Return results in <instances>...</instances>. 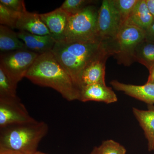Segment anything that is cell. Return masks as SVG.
Masks as SVG:
<instances>
[{
  "label": "cell",
  "instance_id": "6da1fadb",
  "mask_svg": "<svg viewBox=\"0 0 154 154\" xmlns=\"http://www.w3.org/2000/svg\"><path fill=\"white\" fill-rule=\"evenodd\" d=\"M25 78L35 85L54 89L69 102L79 101V88L51 51L39 54Z\"/></svg>",
  "mask_w": 154,
  "mask_h": 154
},
{
  "label": "cell",
  "instance_id": "7a4b0ae2",
  "mask_svg": "<svg viewBox=\"0 0 154 154\" xmlns=\"http://www.w3.org/2000/svg\"><path fill=\"white\" fill-rule=\"evenodd\" d=\"M108 49H110L109 44L102 41H60L57 42L51 52L80 89V77L84 69Z\"/></svg>",
  "mask_w": 154,
  "mask_h": 154
},
{
  "label": "cell",
  "instance_id": "3957f363",
  "mask_svg": "<svg viewBox=\"0 0 154 154\" xmlns=\"http://www.w3.org/2000/svg\"><path fill=\"white\" fill-rule=\"evenodd\" d=\"M48 131L47 123L37 120L0 128V149L33 154L37 151L38 144Z\"/></svg>",
  "mask_w": 154,
  "mask_h": 154
},
{
  "label": "cell",
  "instance_id": "277c9868",
  "mask_svg": "<svg viewBox=\"0 0 154 154\" xmlns=\"http://www.w3.org/2000/svg\"><path fill=\"white\" fill-rule=\"evenodd\" d=\"M98 12L95 6L90 5L79 13L70 16L63 39L61 41L67 42L101 41L97 31Z\"/></svg>",
  "mask_w": 154,
  "mask_h": 154
},
{
  "label": "cell",
  "instance_id": "5b68a950",
  "mask_svg": "<svg viewBox=\"0 0 154 154\" xmlns=\"http://www.w3.org/2000/svg\"><path fill=\"white\" fill-rule=\"evenodd\" d=\"M146 38V31L126 21L122 25L115 40L110 44L117 63L128 66L134 62L135 50Z\"/></svg>",
  "mask_w": 154,
  "mask_h": 154
},
{
  "label": "cell",
  "instance_id": "8992f818",
  "mask_svg": "<svg viewBox=\"0 0 154 154\" xmlns=\"http://www.w3.org/2000/svg\"><path fill=\"white\" fill-rule=\"evenodd\" d=\"M39 54L28 49L19 50L1 53L0 67L18 83L25 78Z\"/></svg>",
  "mask_w": 154,
  "mask_h": 154
},
{
  "label": "cell",
  "instance_id": "52a82bcc",
  "mask_svg": "<svg viewBox=\"0 0 154 154\" xmlns=\"http://www.w3.org/2000/svg\"><path fill=\"white\" fill-rule=\"evenodd\" d=\"M121 18L113 0H103L98 12L97 31L100 40L111 44L121 28Z\"/></svg>",
  "mask_w": 154,
  "mask_h": 154
},
{
  "label": "cell",
  "instance_id": "ba28073f",
  "mask_svg": "<svg viewBox=\"0 0 154 154\" xmlns=\"http://www.w3.org/2000/svg\"><path fill=\"white\" fill-rule=\"evenodd\" d=\"M36 121L30 115L18 96L0 98V128Z\"/></svg>",
  "mask_w": 154,
  "mask_h": 154
},
{
  "label": "cell",
  "instance_id": "9c48e42d",
  "mask_svg": "<svg viewBox=\"0 0 154 154\" xmlns=\"http://www.w3.org/2000/svg\"><path fill=\"white\" fill-rule=\"evenodd\" d=\"M111 55V50L107 49L86 67L80 77V90L84 86L93 84H105V63Z\"/></svg>",
  "mask_w": 154,
  "mask_h": 154
},
{
  "label": "cell",
  "instance_id": "30bf717a",
  "mask_svg": "<svg viewBox=\"0 0 154 154\" xmlns=\"http://www.w3.org/2000/svg\"><path fill=\"white\" fill-rule=\"evenodd\" d=\"M39 15L51 35L56 41L62 40L70 16L60 8L49 13Z\"/></svg>",
  "mask_w": 154,
  "mask_h": 154
},
{
  "label": "cell",
  "instance_id": "8fae6325",
  "mask_svg": "<svg viewBox=\"0 0 154 154\" xmlns=\"http://www.w3.org/2000/svg\"><path fill=\"white\" fill-rule=\"evenodd\" d=\"M117 97L114 91L106 84L97 83L84 86L80 90L79 101L104 102L111 104L117 101Z\"/></svg>",
  "mask_w": 154,
  "mask_h": 154
},
{
  "label": "cell",
  "instance_id": "7c38bea8",
  "mask_svg": "<svg viewBox=\"0 0 154 154\" xmlns=\"http://www.w3.org/2000/svg\"><path fill=\"white\" fill-rule=\"evenodd\" d=\"M110 85L114 89L123 92L128 96L146 103L148 105L154 104V84H147L136 85L120 82L113 80Z\"/></svg>",
  "mask_w": 154,
  "mask_h": 154
},
{
  "label": "cell",
  "instance_id": "4fadbf2b",
  "mask_svg": "<svg viewBox=\"0 0 154 154\" xmlns=\"http://www.w3.org/2000/svg\"><path fill=\"white\" fill-rule=\"evenodd\" d=\"M17 33L28 49L39 54L51 51L57 42L51 35L42 36L21 30Z\"/></svg>",
  "mask_w": 154,
  "mask_h": 154
},
{
  "label": "cell",
  "instance_id": "5bb4252c",
  "mask_svg": "<svg viewBox=\"0 0 154 154\" xmlns=\"http://www.w3.org/2000/svg\"><path fill=\"white\" fill-rule=\"evenodd\" d=\"M15 28L36 35H51L48 28L40 19L39 14L28 11L21 14L16 23Z\"/></svg>",
  "mask_w": 154,
  "mask_h": 154
},
{
  "label": "cell",
  "instance_id": "9a60e30c",
  "mask_svg": "<svg viewBox=\"0 0 154 154\" xmlns=\"http://www.w3.org/2000/svg\"><path fill=\"white\" fill-rule=\"evenodd\" d=\"M147 110L133 107L132 112L144 133L149 151L154 150V105H148Z\"/></svg>",
  "mask_w": 154,
  "mask_h": 154
},
{
  "label": "cell",
  "instance_id": "2e32d148",
  "mask_svg": "<svg viewBox=\"0 0 154 154\" xmlns=\"http://www.w3.org/2000/svg\"><path fill=\"white\" fill-rule=\"evenodd\" d=\"M154 20V18L149 10L145 0H138L127 21L146 31Z\"/></svg>",
  "mask_w": 154,
  "mask_h": 154
},
{
  "label": "cell",
  "instance_id": "e0dca14e",
  "mask_svg": "<svg viewBox=\"0 0 154 154\" xmlns=\"http://www.w3.org/2000/svg\"><path fill=\"white\" fill-rule=\"evenodd\" d=\"M23 49H28V48L23 42L19 39L17 33L7 26L1 25L0 50L1 52H8Z\"/></svg>",
  "mask_w": 154,
  "mask_h": 154
},
{
  "label": "cell",
  "instance_id": "ac0fdd59",
  "mask_svg": "<svg viewBox=\"0 0 154 154\" xmlns=\"http://www.w3.org/2000/svg\"><path fill=\"white\" fill-rule=\"evenodd\" d=\"M134 59L148 69L150 68L154 65V42L145 38L140 42L135 50Z\"/></svg>",
  "mask_w": 154,
  "mask_h": 154
},
{
  "label": "cell",
  "instance_id": "d6986e66",
  "mask_svg": "<svg viewBox=\"0 0 154 154\" xmlns=\"http://www.w3.org/2000/svg\"><path fill=\"white\" fill-rule=\"evenodd\" d=\"M17 85L0 67V98L17 97Z\"/></svg>",
  "mask_w": 154,
  "mask_h": 154
},
{
  "label": "cell",
  "instance_id": "ffe728a7",
  "mask_svg": "<svg viewBox=\"0 0 154 154\" xmlns=\"http://www.w3.org/2000/svg\"><path fill=\"white\" fill-rule=\"evenodd\" d=\"M0 4V23L13 29L16 27V23L21 15Z\"/></svg>",
  "mask_w": 154,
  "mask_h": 154
},
{
  "label": "cell",
  "instance_id": "44dd1931",
  "mask_svg": "<svg viewBox=\"0 0 154 154\" xmlns=\"http://www.w3.org/2000/svg\"><path fill=\"white\" fill-rule=\"evenodd\" d=\"M96 154H126V149L120 143L107 140L102 142L99 147H95Z\"/></svg>",
  "mask_w": 154,
  "mask_h": 154
},
{
  "label": "cell",
  "instance_id": "7402d4cb",
  "mask_svg": "<svg viewBox=\"0 0 154 154\" xmlns=\"http://www.w3.org/2000/svg\"><path fill=\"white\" fill-rule=\"evenodd\" d=\"M138 0H113V3L118 11L122 25L129 19Z\"/></svg>",
  "mask_w": 154,
  "mask_h": 154
},
{
  "label": "cell",
  "instance_id": "603a6c76",
  "mask_svg": "<svg viewBox=\"0 0 154 154\" xmlns=\"http://www.w3.org/2000/svg\"><path fill=\"white\" fill-rule=\"evenodd\" d=\"M94 1L89 0H66L60 8L70 16H73L79 13Z\"/></svg>",
  "mask_w": 154,
  "mask_h": 154
},
{
  "label": "cell",
  "instance_id": "cb8c5ba5",
  "mask_svg": "<svg viewBox=\"0 0 154 154\" xmlns=\"http://www.w3.org/2000/svg\"><path fill=\"white\" fill-rule=\"evenodd\" d=\"M0 4L18 13L23 14L27 12L25 2L23 0H1Z\"/></svg>",
  "mask_w": 154,
  "mask_h": 154
},
{
  "label": "cell",
  "instance_id": "d4e9b609",
  "mask_svg": "<svg viewBox=\"0 0 154 154\" xmlns=\"http://www.w3.org/2000/svg\"><path fill=\"white\" fill-rule=\"evenodd\" d=\"M146 39L154 42V20L150 27L146 31Z\"/></svg>",
  "mask_w": 154,
  "mask_h": 154
},
{
  "label": "cell",
  "instance_id": "484cf974",
  "mask_svg": "<svg viewBox=\"0 0 154 154\" xmlns=\"http://www.w3.org/2000/svg\"><path fill=\"white\" fill-rule=\"evenodd\" d=\"M149 76L147 84H154V65L149 69Z\"/></svg>",
  "mask_w": 154,
  "mask_h": 154
},
{
  "label": "cell",
  "instance_id": "4316f807",
  "mask_svg": "<svg viewBox=\"0 0 154 154\" xmlns=\"http://www.w3.org/2000/svg\"><path fill=\"white\" fill-rule=\"evenodd\" d=\"M147 6L154 18V0H145Z\"/></svg>",
  "mask_w": 154,
  "mask_h": 154
},
{
  "label": "cell",
  "instance_id": "83f0119b",
  "mask_svg": "<svg viewBox=\"0 0 154 154\" xmlns=\"http://www.w3.org/2000/svg\"><path fill=\"white\" fill-rule=\"evenodd\" d=\"M0 154H23L19 152L11 150L6 149H0Z\"/></svg>",
  "mask_w": 154,
  "mask_h": 154
},
{
  "label": "cell",
  "instance_id": "f1b7e54d",
  "mask_svg": "<svg viewBox=\"0 0 154 154\" xmlns=\"http://www.w3.org/2000/svg\"><path fill=\"white\" fill-rule=\"evenodd\" d=\"M90 154H96V148H95V147L94 148V149H93V150L90 153Z\"/></svg>",
  "mask_w": 154,
  "mask_h": 154
},
{
  "label": "cell",
  "instance_id": "f546056e",
  "mask_svg": "<svg viewBox=\"0 0 154 154\" xmlns=\"http://www.w3.org/2000/svg\"><path fill=\"white\" fill-rule=\"evenodd\" d=\"M32 154H47L46 153H45L42 152H41L36 151L35 152L33 153Z\"/></svg>",
  "mask_w": 154,
  "mask_h": 154
},
{
  "label": "cell",
  "instance_id": "4dcf8cb0",
  "mask_svg": "<svg viewBox=\"0 0 154 154\" xmlns=\"http://www.w3.org/2000/svg\"></svg>",
  "mask_w": 154,
  "mask_h": 154
}]
</instances>
